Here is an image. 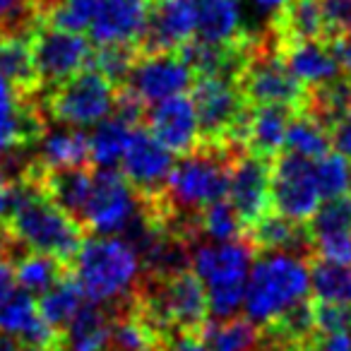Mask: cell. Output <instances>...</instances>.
I'll list each match as a JSON object with an SVG mask.
<instances>
[{"label":"cell","instance_id":"1","mask_svg":"<svg viewBox=\"0 0 351 351\" xmlns=\"http://www.w3.org/2000/svg\"><path fill=\"white\" fill-rule=\"evenodd\" d=\"M0 226L22 248L53 255L70 267L84 241V229L80 226V221L56 205L44 193L41 183L22 200L10 219Z\"/></svg>","mask_w":351,"mask_h":351},{"label":"cell","instance_id":"2","mask_svg":"<svg viewBox=\"0 0 351 351\" xmlns=\"http://www.w3.org/2000/svg\"><path fill=\"white\" fill-rule=\"evenodd\" d=\"M142 265L137 250L121 236L84 239L73 260L84 298L94 303H113L125 298L140 279Z\"/></svg>","mask_w":351,"mask_h":351},{"label":"cell","instance_id":"3","mask_svg":"<svg viewBox=\"0 0 351 351\" xmlns=\"http://www.w3.org/2000/svg\"><path fill=\"white\" fill-rule=\"evenodd\" d=\"M308 260L291 253H260L245 282L243 306L253 322L265 325L308 296Z\"/></svg>","mask_w":351,"mask_h":351},{"label":"cell","instance_id":"4","mask_svg":"<svg viewBox=\"0 0 351 351\" xmlns=\"http://www.w3.org/2000/svg\"><path fill=\"white\" fill-rule=\"evenodd\" d=\"M255 255V248L245 239L195 243L191 248L193 272L205 284L210 311L221 320L234 315L243 303L245 282Z\"/></svg>","mask_w":351,"mask_h":351},{"label":"cell","instance_id":"5","mask_svg":"<svg viewBox=\"0 0 351 351\" xmlns=\"http://www.w3.org/2000/svg\"><path fill=\"white\" fill-rule=\"evenodd\" d=\"M236 87L250 106L258 104H282L293 111L306 106L308 87H303L284 65L272 32H250L243 68L236 77Z\"/></svg>","mask_w":351,"mask_h":351},{"label":"cell","instance_id":"6","mask_svg":"<svg viewBox=\"0 0 351 351\" xmlns=\"http://www.w3.org/2000/svg\"><path fill=\"white\" fill-rule=\"evenodd\" d=\"M113 101L116 87L92 65L41 92L44 113L56 125H97L113 113Z\"/></svg>","mask_w":351,"mask_h":351},{"label":"cell","instance_id":"7","mask_svg":"<svg viewBox=\"0 0 351 351\" xmlns=\"http://www.w3.org/2000/svg\"><path fill=\"white\" fill-rule=\"evenodd\" d=\"M197 116L200 142L205 145L241 147V132L250 104L243 99L236 80L229 77H195L191 94Z\"/></svg>","mask_w":351,"mask_h":351},{"label":"cell","instance_id":"8","mask_svg":"<svg viewBox=\"0 0 351 351\" xmlns=\"http://www.w3.org/2000/svg\"><path fill=\"white\" fill-rule=\"evenodd\" d=\"M29 49L41 92L68 80L92 63L94 46L80 32H68L41 17L29 32Z\"/></svg>","mask_w":351,"mask_h":351},{"label":"cell","instance_id":"9","mask_svg":"<svg viewBox=\"0 0 351 351\" xmlns=\"http://www.w3.org/2000/svg\"><path fill=\"white\" fill-rule=\"evenodd\" d=\"M315 159L279 152L272 156L269 171V207L277 215L298 224H308L320 207V191L315 183Z\"/></svg>","mask_w":351,"mask_h":351},{"label":"cell","instance_id":"10","mask_svg":"<svg viewBox=\"0 0 351 351\" xmlns=\"http://www.w3.org/2000/svg\"><path fill=\"white\" fill-rule=\"evenodd\" d=\"M137 210L140 200L125 176L116 169H97L80 226L94 236H121Z\"/></svg>","mask_w":351,"mask_h":351},{"label":"cell","instance_id":"11","mask_svg":"<svg viewBox=\"0 0 351 351\" xmlns=\"http://www.w3.org/2000/svg\"><path fill=\"white\" fill-rule=\"evenodd\" d=\"M173 161L176 154H171L145 125H137L132 128L130 142L121 159V173L140 200H152L164 188Z\"/></svg>","mask_w":351,"mask_h":351},{"label":"cell","instance_id":"12","mask_svg":"<svg viewBox=\"0 0 351 351\" xmlns=\"http://www.w3.org/2000/svg\"><path fill=\"white\" fill-rule=\"evenodd\" d=\"M269 171H272V159L248 149L241 152L231 164L226 200L234 205L236 215L241 217L243 234L260 217L272 210L269 207Z\"/></svg>","mask_w":351,"mask_h":351},{"label":"cell","instance_id":"13","mask_svg":"<svg viewBox=\"0 0 351 351\" xmlns=\"http://www.w3.org/2000/svg\"><path fill=\"white\" fill-rule=\"evenodd\" d=\"M193 82H195V73L176 51L140 56L128 77V87L147 104V108L152 104L186 94Z\"/></svg>","mask_w":351,"mask_h":351},{"label":"cell","instance_id":"14","mask_svg":"<svg viewBox=\"0 0 351 351\" xmlns=\"http://www.w3.org/2000/svg\"><path fill=\"white\" fill-rule=\"evenodd\" d=\"M46 128L49 118L41 106V94L27 97L0 80V156L29 152Z\"/></svg>","mask_w":351,"mask_h":351},{"label":"cell","instance_id":"15","mask_svg":"<svg viewBox=\"0 0 351 351\" xmlns=\"http://www.w3.org/2000/svg\"><path fill=\"white\" fill-rule=\"evenodd\" d=\"M195 34V0H152L137 39L140 56L178 51Z\"/></svg>","mask_w":351,"mask_h":351},{"label":"cell","instance_id":"16","mask_svg":"<svg viewBox=\"0 0 351 351\" xmlns=\"http://www.w3.org/2000/svg\"><path fill=\"white\" fill-rule=\"evenodd\" d=\"M142 125L176 156L188 154L200 145L195 108H193L191 97H186V94L152 104L147 108Z\"/></svg>","mask_w":351,"mask_h":351},{"label":"cell","instance_id":"17","mask_svg":"<svg viewBox=\"0 0 351 351\" xmlns=\"http://www.w3.org/2000/svg\"><path fill=\"white\" fill-rule=\"evenodd\" d=\"M313 255L332 263H351V193L330 197L306 224Z\"/></svg>","mask_w":351,"mask_h":351},{"label":"cell","instance_id":"18","mask_svg":"<svg viewBox=\"0 0 351 351\" xmlns=\"http://www.w3.org/2000/svg\"><path fill=\"white\" fill-rule=\"evenodd\" d=\"M89 164V140L82 128L56 125L46 128L32 147V159L25 171L39 176L44 171Z\"/></svg>","mask_w":351,"mask_h":351},{"label":"cell","instance_id":"19","mask_svg":"<svg viewBox=\"0 0 351 351\" xmlns=\"http://www.w3.org/2000/svg\"><path fill=\"white\" fill-rule=\"evenodd\" d=\"M277 51L282 56L284 65L289 68V73L303 87H320V84H327L332 80L341 77V70L325 39L277 41Z\"/></svg>","mask_w":351,"mask_h":351},{"label":"cell","instance_id":"20","mask_svg":"<svg viewBox=\"0 0 351 351\" xmlns=\"http://www.w3.org/2000/svg\"><path fill=\"white\" fill-rule=\"evenodd\" d=\"M147 8L137 0H101L89 25V36L97 46L137 44L147 22Z\"/></svg>","mask_w":351,"mask_h":351},{"label":"cell","instance_id":"21","mask_svg":"<svg viewBox=\"0 0 351 351\" xmlns=\"http://www.w3.org/2000/svg\"><path fill=\"white\" fill-rule=\"evenodd\" d=\"M293 108L282 106V104H258V106H248L243 121V132H241V142L243 149L255 152L260 156H277L284 147V135L291 123Z\"/></svg>","mask_w":351,"mask_h":351},{"label":"cell","instance_id":"22","mask_svg":"<svg viewBox=\"0 0 351 351\" xmlns=\"http://www.w3.org/2000/svg\"><path fill=\"white\" fill-rule=\"evenodd\" d=\"M27 173H29V171H27ZM36 178H39L46 195L58 207H63L70 217H75V219L80 221V217H82V212H84V205H87V200H89V193H92V183H94L92 164L44 171V173H39Z\"/></svg>","mask_w":351,"mask_h":351},{"label":"cell","instance_id":"23","mask_svg":"<svg viewBox=\"0 0 351 351\" xmlns=\"http://www.w3.org/2000/svg\"><path fill=\"white\" fill-rule=\"evenodd\" d=\"M241 0H195V34L207 44H234L245 34Z\"/></svg>","mask_w":351,"mask_h":351},{"label":"cell","instance_id":"24","mask_svg":"<svg viewBox=\"0 0 351 351\" xmlns=\"http://www.w3.org/2000/svg\"><path fill=\"white\" fill-rule=\"evenodd\" d=\"M267 29L277 41H313L325 39V17L320 0H289L267 22Z\"/></svg>","mask_w":351,"mask_h":351},{"label":"cell","instance_id":"25","mask_svg":"<svg viewBox=\"0 0 351 351\" xmlns=\"http://www.w3.org/2000/svg\"><path fill=\"white\" fill-rule=\"evenodd\" d=\"M0 80L27 97L41 94L29 34H0Z\"/></svg>","mask_w":351,"mask_h":351},{"label":"cell","instance_id":"26","mask_svg":"<svg viewBox=\"0 0 351 351\" xmlns=\"http://www.w3.org/2000/svg\"><path fill=\"white\" fill-rule=\"evenodd\" d=\"M111 332V308L106 303L84 301L63 330L68 351H106Z\"/></svg>","mask_w":351,"mask_h":351},{"label":"cell","instance_id":"27","mask_svg":"<svg viewBox=\"0 0 351 351\" xmlns=\"http://www.w3.org/2000/svg\"><path fill=\"white\" fill-rule=\"evenodd\" d=\"M200 339L205 341L207 351H263L265 335L263 327L250 317H224L215 322L207 320L202 327Z\"/></svg>","mask_w":351,"mask_h":351},{"label":"cell","instance_id":"28","mask_svg":"<svg viewBox=\"0 0 351 351\" xmlns=\"http://www.w3.org/2000/svg\"><path fill=\"white\" fill-rule=\"evenodd\" d=\"M137 128V125H135ZM132 125L116 116H108L94 125L87 135L89 140V164L97 169H116L121 164L125 147L130 142Z\"/></svg>","mask_w":351,"mask_h":351},{"label":"cell","instance_id":"29","mask_svg":"<svg viewBox=\"0 0 351 351\" xmlns=\"http://www.w3.org/2000/svg\"><path fill=\"white\" fill-rule=\"evenodd\" d=\"M84 301H87V298H84L82 287H80L77 277H75L73 269H70V272L63 274L53 287L41 293L36 308H39V315L44 317L51 327L65 330L68 322L73 320L75 313L80 311V306H82Z\"/></svg>","mask_w":351,"mask_h":351},{"label":"cell","instance_id":"30","mask_svg":"<svg viewBox=\"0 0 351 351\" xmlns=\"http://www.w3.org/2000/svg\"><path fill=\"white\" fill-rule=\"evenodd\" d=\"M15 279L17 287L27 293H44L46 289H51L58 282L63 274H68L70 265H65L63 260L53 258V255L36 253V250H27L15 260Z\"/></svg>","mask_w":351,"mask_h":351},{"label":"cell","instance_id":"31","mask_svg":"<svg viewBox=\"0 0 351 351\" xmlns=\"http://www.w3.org/2000/svg\"><path fill=\"white\" fill-rule=\"evenodd\" d=\"M330 149V130L322 123H317L311 113H293L291 123L287 128V135H284L282 152H291V154L306 156V159H320Z\"/></svg>","mask_w":351,"mask_h":351},{"label":"cell","instance_id":"32","mask_svg":"<svg viewBox=\"0 0 351 351\" xmlns=\"http://www.w3.org/2000/svg\"><path fill=\"white\" fill-rule=\"evenodd\" d=\"M308 277L317 298L332 303L351 306V267L341 263L311 255L308 258Z\"/></svg>","mask_w":351,"mask_h":351},{"label":"cell","instance_id":"33","mask_svg":"<svg viewBox=\"0 0 351 351\" xmlns=\"http://www.w3.org/2000/svg\"><path fill=\"white\" fill-rule=\"evenodd\" d=\"M140 51L137 44H101L92 53V68L99 70L113 87H125L132 68H135Z\"/></svg>","mask_w":351,"mask_h":351},{"label":"cell","instance_id":"34","mask_svg":"<svg viewBox=\"0 0 351 351\" xmlns=\"http://www.w3.org/2000/svg\"><path fill=\"white\" fill-rule=\"evenodd\" d=\"M200 234L207 236L215 243H226V241H239L243 239V224H241V217L236 215L234 205H231L226 197L207 205L200 212Z\"/></svg>","mask_w":351,"mask_h":351},{"label":"cell","instance_id":"35","mask_svg":"<svg viewBox=\"0 0 351 351\" xmlns=\"http://www.w3.org/2000/svg\"><path fill=\"white\" fill-rule=\"evenodd\" d=\"M315 166V183L320 197L330 200V197H339L351 193V159L339 152L330 149L322 154L320 159L313 161Z\"/></svg>","mask_w":351,"mask_h":351},{"label":"cell","instance_id":"36","mask_svg":"<svg viewBox=\"0 0 351 351\" xmlns=\"http://www.w3.org/2000/svg\"><path fill=\"white\" fill-rule=\"evenodd\" d=\"M99 5H101V0H58L44 15V20L60 29L82 34L84 29H89Z\"/></svg>","mask_w":351,"mask_h":351},{"label":"cell","instance_id":"37","mask_svg":"<svg viewBox=\"0 0 351 351\" xmlns=\"http://www.w3.org/2000/svg\"><path fill=\"white\" fill-rule=\"evenodd\" d=\"M41 17V0H0V34H29Z\"/></svg>","mask_w":351,"mask_h":351},{"label":"cell","instance_id":"38","mask_svg":"<svg viewBox=\"0 0 351 351\" xmlns=\"http://www.w3.org/2000/svg\"><path fill=\"white\" fill-rule=\"evenodd\" d=\"M39 317V308L32 293L12 291L5 301H0V332L5 335H20Z\"/></svg>","mask_w":351,"mask_h":351},{"label":"cell","instance_id":"39","mask_svg":"<svg viewBox=\"0 0 351 351\" xmlns=\"http://www.w3.org/2000/svg\"><path fill=\"white\" fill-rule=\"evenodd\" d=\"M313 322H315L317 335H339L351 332V306L346 303H332L322 298H313Z\"/></svg>","mask_w":351,"mask_h":351},{"label":"cell","instance_id":"40","mask_svg":"<svg viewBox=\"0 0 351 351\" xmlns=\"http://www.w3.org/2000/svg\"><path fill=\"white\" fill-rule=\"evenodd\" d=\"M327 36L351 32V0H320Z\"/></svg>","mask_w":351,"mask_h":351},{"label":"cell","instance_id":"41","mask_svg":"<svg viewBox=\"0 0 351 351\" xmlns=\"http://www.w3.org/2000/svg\"><path fill=\"white\" fill-rule=\"evenodd\" d=\"M325 41L335 56L337 65H339L341 75L351 77V32H337V34L325 36Z\"/></svg>","mask_w":351,"mask_h":351},{"label":"cell","instance_id":"42","mask_svg":"<svg viewBox=\"0 0 351 351\" xmlns=\"http://www.w3.org/2000/svg\"><path fill=\"white\" fill-rule=\"evenodd\" d=\"M330 145L335 152L351 159V111H346L341 118H337L330 128Z\"/></svg>","mask_w":351,"mask_h":351},{"label":"cell","instance_id":"43","mask_svg":"<svg viewBox=\"0 0 351 351\" xmlns=\"http://www.w3.org/2000/svg\"><path fill=\"white\" fill-rule=\"evenodd\" d=\"M164 351H207V346L197 335H188V332H173V335L166 339Z\"/></svg>","mask_w":351,"mask_h":351},{"label":"cell","instance_id":"44","mask_svg":"<svg viewBox=\"0 0 351 351\" xmlns=\"http://www.w3.org/2000/svg\"><path fill=\"white\" fill-rule=\"evenodd\" d=\"M315 351H351V332H339V335H317Z\"/></svg>","mask_w":351,"mask_h":351},{"label":"cell","instance_id":"45","mask_svg":"<svg viewBox=\"0 0 351 351\" xmlns=\"http://www.w3.org/2000/svg\"><path fill=\"white\" fill-rule=\"evenodd\" d=\"M17 289V279H15V265L8 258L0 255V301H5L12 291Z\"/></svg>","mask_w":351,"mask_h":351},{"label":"cell","instance_id":"46","mask_svg":"<svg viewBox=\"0 0 351 351\" xmlns=\"http://www.w3.org/2000/svg\"><path fill=\"white\" fill-rule=\"evenodd\" d=\"M287 3H289V0H253V5L258 8V10L263 12L265 17H267V20L274 15V12L282 10V8L287 5Z\"/></svg>","mask_w":351,"mask_h":351},{"label":"cell","instance_id":"47","mask_svg":"<svg viewBox=\"0 0 351 351\" xmlns=\"http://www.w3.org/2000/svg\"><path fill=\"white\" fill-rule=\"evenodd\" d=\"M0 351H22V346H20V341L12 339L10 335L0 332Z\"/></svg>","mask_w":351,"mask_h":351},{"label":"cell","instance_id":"48","mask_svg":"<svg viewBox=\"0 0 351 351\" xmlns=\"http://www.w3.org/2000/svg\"><path fill=\"white\" fill-rule=\"evenodd\" d=\"M10 181V176H8V171H5V166H3V161H0V191L5 188V183Z\"/></svg>","mask_w":351,"mask_h":351},{"label":"cell","instance_id":"49","mask_svg":"<svg viewBox=\"0 0 351 351\" xmlns=\"http://www.w3.org/2000/svg\"><path fill=\"white\" fill-rule=\"evenodd\" d=\"M56 3H58V0H41V8H44V15H46V12L51 10V8L56 5Z\"/></svg>","mask_w":351,"mask_h":351},{"label":"cell","instance_id":"50","mask_svg":"<svg viewBox=\"0 0 351 351\" xmlns=\"http://www.w3.org/2000/svg\"><path fill=\"white\" fill-rule=\"evenodd\" d=\"M0 239H3V231H0Z\"/></svg>","mask_w":351,"mask_h":351},{"label":"cell","instance_id":"51","mask_svg":"<svg viewBox=\"0 0 351 351\" xmlns=\"http://www.w3.org/2000/svg\"><path fill=\"white\" fill-rule=\"evenodd\" d=\"M159 351H164V349H159Z\"/></svg>","mask_w":351,"mask_h":351}]
</instances>
